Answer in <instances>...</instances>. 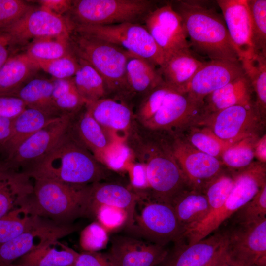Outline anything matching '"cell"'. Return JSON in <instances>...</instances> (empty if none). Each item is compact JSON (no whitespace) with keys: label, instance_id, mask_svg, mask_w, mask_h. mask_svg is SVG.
<instances>
[{"label":"cell","instance_id":"obj_1","mask_svg":"<svg viewBox=\"0 0 266 266\" xmlns=\"http://www.w3.org/2000/svg\"><path fill=\"white\" fill-rule=\"evenodd\" d=\"M27 174L32 178H46L77 185H90L105 177L101 164L77 139L70 127L53 149Z\"/></svg>","mask_w":266,"mask_h":266},{"label":"cell","instance_id":"obj_2","mask_svg":"<svg viewBox=\"0 0 266 266\" xmlns=\"http://www.w3.org/2000/svg\"><path fill=\"white\" fill-rule=\"evenodd\" d=\"M175 10L182 19L194 53L210 60L240 61L222 15L200 2L191 0L179 2Z\"/></svg>","mask_w":266,"mask_h":266},{"label":"cell","instance_id":"obj_3","mask_svg":"<svg viewBox=\"0 0 266 266\" xmlns=\"http://www.w3.org/2000/svg\"><path fill=\"white\" fill-rule=\"evenodd\" d=\"M33 189L25 203L38 216L58 224L85 216L90 185H77L32 178Z\"/></svg>","mask_w":266,"mask_h":266},{"label":"cell","instance_id":"obj_4","mask_svg":"<svg viewBox=\"0 0 266 266\" xmlns=\"http://www.w3.org/2000/svg\"><path fill=\"white\" fill-rule=\"evenodd\" d=\"M155 136L141 144L138 156L146 166L152 199L170 204L178 193L189 187L173 155L169 138L159 133Z\"/></svg>","mask_w":266,"mask_h":266},{"label":"cell","instance_id":"obj_5","mask_svg":"<svg viewBox=\"0 0 266 266\" xmlns=\"http://www.w3.org/2000/svg\"><path fill=\"white\" fill-rule=\"evenodd\" d=\"M266 184V164L254 161L248 167L235 171L233 187L223 205L186 229L182 239L185 238L191 244L205 238L249 201Z\"/></svg>","mask_w":266,"mask_h":266},{"label":"cell","instance_id":"obj_6","mask_svg":"<svg viewBox=\"0 0 266 266\" xmlns=\"http://www.w3.org/2000/svg\"><path fill=\"white\" fill-rule=\"evenodd\" d=\"M72 52L92 66L103 79L108 91L127 92L126 67L131 53L107 41L72 31Z\"/></svg>","mask_w":266,"mask_h":266},{"label":"cell","instance_id":"obj_7","mask_svg":"<svg viewBox=\"0 0 266 266\" xmlns=\"http://www.w3.org/2000/svg\"><path fill=\"white\" fill-rule=\"evenodd\" d=\"M73 31L118 46L158 67L164 54L145 26L133 22L108 25L74 24Z\"/></svg>","mask_w":266,"mask_h":266},{"label":"cell","instance_id":"obj_8","mask_svg":"<svg viewBox=\"0 0 266 266\" xmlns=\"http://www.w3.org/2000/svg\"><path fill=\"white\" fill-rule=\"evenodd\" d=\"M192 125L205 127L222 140L233 144L246 138L261 136L264 134L266 117L254 101L197 118Z\"/></svg>","mask_w":266,"mask_h":266},{"label":"cell","instance_id":"obj_9","mask_svg":"<svg viewBox=\"0 0 266 266\" xmlns=\"http://www.w3.org/2000/svg\"><path fill=\"white\" fill-rule=\"evenodd\" d=\"M146 0H73L69 18L74 24L108 25L133 22L150 11Z\"/></svg>","mask_w":266,"mask_h":266},{"label":"cell","instance_id":"obj_10","mask_svg":"<svg viewBox=\"0 0 266 266\" xmlns=\"http://www.w3.org/2000/svg\"><path fill=\"white\" fill-rule=\"evenodd\" d=\"M72 115L56 118L20 144L0 166L28 173L53 149L70 127Z\"/></svg>","mask_w":266,"mask_h":266},{"label":"cell","instance_id":"obj_11","mask_svg":"<svg viewBox=\"0 0 266 266\" xmlns=\"http://www.w3.org/2000/svg\"><path fill=\"white\" fill-rule=\"evenodd\" d=\"M169 135L173 155L188 187L203 192L207 184L226 167L220 160L193 147L180 133Z\"/></svg>","mask_w":266,"mask_h":266},{"label":"cell","instance_id":"obj_12","mask_svg":"<svg viewBox=\"0 0 266 266\" xmlns=\"http://www.w3.org/2000/svg\"><path fill=\"white\" fill-rule=\"evenodd\" d=\"M227 232L226 253L236 266H266V218Z\"/></svg>","mask_w":266,"mask_h":266},{"label":"cell","instance_id":"obj_13","mask_svg":"<svg viewBox=\"0 0 266 266\" xmlns=\"http://www.w3.org/2000/svg\"><path fill=\"white\" fill-rule=\"evenodd\" d=\"M202 105L171 88L155 113L141 125L151 131L179 133L193 124Z\"/></svg>","mask_w":266,"mask_h":266},{"label":"cell","instance_id":"obj_14","mask_svg":"<svg viewBox=\"0 0 266 266\" xmlns=\"http://www.w3.org/2000/svg\"><path fill=\"white\" fill-rule=\"evenodd\" d=\"M73 29L68 18L55 15L41 7L33 8L10 26L1 29L11 37L14 45L30 40L59 35H69Z\"/></svg>","mask_w":266,"mask_h":266},{"label":"cell","instance_id":"obj_15","mask_svg":"<svg viewBox=\"0 0 266 266\" xmlns=\"http://www.w3.org/2000/svg\"><path fill=\"white\" fill-rule=\"evenodd\" d=\"M137 222L142 234L163 246L181 240L184 231L171 204L153 199L146 203Z\"/></svg>","mask_w":266,"mask_h":266},{"label":"cell","instance_id":"obj_16","mask_svg":"<svg viewBox=\"0 0 266 266\" xmlns=\"http://www.w3.org/2000/svg\"><path fill=\"white\" fill-rule=\"evenodd\" d=\"M75 228L44 220L11 240L0 245V264H11L29 253L69 234Z\"/></svg>","mask_w":266,"mask_h":266},{"label":"cell","instance_id":"obj_17","mask_svg":"<svg viewBox=\"0 0 266 266\" xmlns=\"http://www.w3.org/2000/svg\"><path fill=\"white\" fill-rule=\"evenodd\" d=\"M145 27L164 54V58L190 48L182 19L171 5L151 11L145 17Z\"/></svg>","mask_w":266,"mask_h":266},{"label":"cell","instance_id":"obj_18","mask_svg":"<svg viewBox=\"0 0 266 266\" xmlns=\"http://www.w3.org/2000/svg\"><path fill=\"white\" fill-rule=\"evenodd\" d=\"M244 74L240 61L213 59L204 62L186 90L190 98L203 104L205 98Z\"/></svg>","mask_w":266,"mask_h":266},{"label":"cell","instance_id":"obj_19","mask_svg":"<svg viewBox=\"0 0 266 266\" xmlns=\"http://www.w3.org/2000/svg\"><path fill=\"white\" fill-rule=\"evenodd\" d=\"M233 46L239 61L256 53L252 41V26L247 0H218L216 1Z\"/></svg>","mask_w":266,"mask_h":266},{"label":"cell","instance_id":"obj_20","mask_svg":"<svg viewBox=\"0 0 266 266\" xmlns=\"http://www.w3.org/2000/svg\"><path fill=\"white\" fill-rule=\"evenodd\" d=\"M85 107L112 140L124 141L129 134L133 115L122 100L104 97L86 104Z\"/></svg>","mask_w":266,"mask_h":266},{"label":"cell","instance_id":"obj_21","mask_svg":"<svg viewBox=\"0 0 266 266\" xmlns=\"http://www.w3.org/2000/svg\"><path fill=\"white\" fill-rule=\"evenodd\" d=\"M108 255L116 266H155L166 260L167 251L160 245L121 237L113 241Z\"/></svg>","mask_w":266,"mask_h":266},{"label":"cell","instance_id":"obj_22","mask_svg":"<svg viewBox=\"0 0 266 266\" xmlns=\"http://www.w3.org/2000/svg\"><path fill=\"white\" fill-rule=\"evenodd\" d=\"M139 196L118 184L96 182L90 185L85 216H94L101 206L124 210L128 215L127 226L132 227L135 206Z\"/></svg>","mask_w":266,"mask_h":266},{"label":"cell","instance_id":"obj_23","mask_svg":"<svg viewBox=\"0 0 266 266\" xmlns=\"http://www.w3.org/2000/svg\"><path fill=\"white\" fill-rule=\"evenodd\" d=\"M203 63L190 48H185L165 57L158 70L166 85L185 93L189 83Z\"/></svg>","mask_w":266,"mask_h":266},{"label":"cell","instance_id":"obj_24","mask_svg":"<svg viewBox=\"0 0 266 266\" xmlns=\"http://www.w3.org/2000/svg\"><path fill=\"white\" fill-rule=\"evenodd\" d=\"M227 232L218 233L176 249L166 266H206L225 250Z\"/></svg>","mask_w":266,"mask_h":266},{"label":"cell","instance_id":"obj_25","mask_svg":"<svg viewBox=\"0 0 266 266\" xmlns=\"http://www.w3.org/2000/svg\"><path fill=\"white\" fill-rule=\"evenodd\" d=\"M253 93L249 80L244 73L206 96L196 118L234 105L250 103L254 101Z\"/></svg>","mask_w":266,"mask_h":266},{"label":"cell","instance_id":"obj_26","mask_svg":"<svg viewBox=\"0 0 266 266\" xmlns=\"http://www.w3.org/2000/svg\"><path fill=\"white\" fill-rule=\"evenodd\" d=\"M39 69L26 52L12 55L0 68V96H13Z\"/></svg>","mask_w":266,"mask_h":266},{"label":"cell","instance_id":"obj_27","mask_svg":"<svg viewBox=\"0 0 266 266\" xmlns=\"http://www.w3.org/2000/svg\"><path fill=\"white\" fill-rule=\"evenodd\" d=\"M32 179L27 173L0 166V218L24 203L33 192Z\"/></svg>","mask_w":266,"mask_h":266},{"label":"cell","instance_id":"obj_28","mask_svg":"<svg viewBox=\"0 0 266 266\" xmlns=\"http://www.w3.org/2000/svg\"><path fill=\"white\" fill-rule=\"evenodd\" d=\"M57 118L38 110L26 107L13 119L10 135L0 145V151L7 157L23 141Z\"/></svg>","mask_w":266,"mask_h":266},{"label":"cell","instance_id":"obj_29","mask_svg":"<svg viewBox=\"0 0 266 266\" xmlns=\"http://www.w3.org/2000/svg\"><path fill=\"white\" fill-rule=\"evenodd\" d=\"M170 204L184 231L202 220L210 212L205 195L189 187L178 193Z\"/></svg>","mask_w":266,"mask_h":266},{"label":"cell","instance_id":"obj_30","mask_svg":"<svg viewBox=\"0 0 266 266\" xmlns=\"http://www.w3.org/2000/svg\"><path fill=\"white\" fill-rule=\"evenodd\" d=\"M126 79L128 92L144 95L164 82L155 66L131 53L126 64Z\"/></svg>","mask_w":266,"mask_h":266},{"label":"cell","instance_id":"obj_31","mask_svg":"<svg viewBox=\"0 0 266 266\" xmlns=\"http://www.w3.org/2000/svg\"><path fill=\"white\" fill-rule=\"evenodd\" d=\"M52 80L33 78L13 96L20 99L26 107L38 110L53 117L63 116L55 107L53 99Z\"/></svg>","mask_w":266,"mask_h":266},{"label":"cell","instance_id":"obj_32","mask_svg":"<svg viewBox=\"0 0 266 266\" xmlns=\"http://www.w3.org/2000/svg\"><path fill=\"white\" fill-rule=\"evenodd\" d=\"M77 254L57 241L29 253L14 263L20 266H73Z\"/></svg>","mask_w":266,"mask_h":266},{"label":"cell","instance_id":"obj_33","mask_svg":"<svg viewBox=\"0 0 266 266\" xmlns=\"http://www.w3.org/2000/svg\"><path fill=\"white\" fill-rule=\"evenodd\" d=\"M71 131L95 158L102 153L113 141L109 139L105 131L86 108L76 123L74 131Z\"/></svg>","mask_w":266,"mask_h":266},{"label":"cell","instance_id":"obj_34","mask_svg":"<svg viewBox=\"0 0 266 266\" xmlns=\"http://www.w3.org/2000/svg\"><path fill=\"white\" fill-rule=\"evenodd\" d=\"M44 220L33 213L24 202L0 218V245L36 226Z\"/></svg>","mask_w":266,"mask_h":266},{"label":"cell","instance_id":"obj_35","mask_svg":"<svg viewBox=\"0 0 266 266\" xmlns=\"http://www.w3.org/2000/svg\"><path fill=\"white\" fill-rule=\"evenodd\" d=\"M79 67L73 77L75 87L86 104L105 97V83L99 73L89 63L77 58Z\"/></svg>","mask_w":266,"mask_h":266},{"label":"cell","instance_id":"obj_36","mask_svg":"<svg viewBox=\"0 0 266 266\" xmlns=\"http://www.w3.org/2000/svg\"><path fill=\"white\" fill-rule=\"evenodd\" d=\"M240 62L255 93V103L262 115L266 117V56L255 54L251 58L242 59Z\"/></svg>","mask_w":266,"mask_h":266},{"label":"cell","instance_id":"obj_37","mask_svg":"<svg viewBox=\"0 0 266 266\" xmlns=\"http://www.w3.org/2000/svg\"><path fill=\"white\" fill-rule=\"evenodd\" d=\"M179 133L196 149L220 160L223 151L233 144L222 140L203 126L191 125Z\"/></svg>","mask_w":266,"mask_h":266},{"label":"cell","instance_id":"obj_38","mask_svg":"<svg viewBox=\"0 0 266 266\" xmlns=\"http://www.w3.org/2000/svg\"><path fill=\"white\" fill-rule=\"evenodd\" d=\"M69 35L47 36L35 39L30 43L26 53L35 60H50L71 52Z\"/></svg>","mask_w":266,"mask_h":266},{"label":"cell","instance_id":"obj_39","mask_svg":"<svg viewBox=\"0 0 266 266\" xmlns=\"http://www.w3.org/2000/svg\"><path fill=\"white\" fill-rule=\"evenodd\" d=\"M52 99L54 105L62 115L77 111L86 102L78 93L73 78L53 79Z\"/></svg>","mask_w":266,"mask_h":266},{"label":"cell","instance_id":"obj_40","mask_svg":"<svg viewBox=\"0 0 266 266\" xmlns=\"http://www.w3.org/2000/svg\"><path fill=\"white\" fill-rule=\"evenodd\" d=\"M259 137L246 138L226 148L221 156V161L224 166L235 171L242 170L250 166L254 162V146Z\"/></svg>","mask_w":266,"mask_h":266},{"label":"cell","instance_id":"obj_41","mask_svg":"<svg viewBox=\"0 0 266 266\" xmlns=\"http://www.w3.org/2000/svg\"><path fill=\"white\" fill-rule=\"evenodd\" d=\"M235 173L225 167L205 186L203 193L207 199L210 212L221 207L227 199L234 184Z\"/></svg>","mask_w":266,"mask_h":266},{"label":"cell","instance_id":"obj_42","mask_svg":"<svg viewBox=\"0 0 266 266\" xmlns=\"http://www.w3.org/2000/svg\"><path fill=\"white\" fill-rule=\"evenodd\" d=\"M256 54L266 56V0H247Z\"/></svg>","mask_w":266,"mask_h":266},{"label":"cell","instance_id":"obj_43","mask_svg":"<svg viewBox=\"0 0 266 266\" xmlns=\"http://www.w3.org/2000/svg\"><path fill=\"white\" fill-rule=\"evenodd\" d=\"M40 69L53 79L72 78L79 67L77 58L72 52L62 57L50 60H35Z\"/></svg>","mask_w":266,"mask_h":266},{"label":"cell","instance_id":"obj_44","mask_svg":"<svg viewBox=\"0 0 266 266\" xmlns=\"http://www.w3.org/2000/svg\"><path fill=\"white\" fill-rule=\"evenodd\" d=\"M112 141L106 149L95 159L101 164L115 170L125 169L129 162L131 152L124 142Z\"/></svg>","mask_w":266,"mask_h":266},{"label":"cell","instance_id":"obj_45","mask_svg":"<svg viewBox=\"0 0 266 266\" xmlns=\"http://www.w3.org/2000/svg\"><path fill=\"white\" fill-rule=\"evenodd\" d=\"M235 213L237 223H251L266 218V184Z\"/></svg>","mask_w":266,"mask_h":266},{"label":"cell","instance_id":"obj_46","mask_svg":"<svg viewBox=\"0 0 266 266\" xmlns=\"http://www.w3.org/2000/svg\"><path fill=\"white\" fill-rule=\"evenodd\" d=\"M109 238L107 231L99 222H93L81 232L80 245L87 252H98L107 245Z\"/></svg>","mask_w":266,"mask_h":266},{"label":"cell","instance_id":"obj_47","mask_svg":"<svg viewBox=\"0 0 266 266\" xmlns=\"http://www.w3.org/2000/svg\"><path fill=\"white\" fill-rule=\"evenodd\" d=\"M171 88L164 82L145 95L135 114L136 119L141 125L155 113Z\"/></svg>","mask_w":266,"mask_h":266},{"label":"cell","instance_id":"obj_48","mask_svg":"<svg viewBox=\"0 0 266 266\" xmlns=\"http://www.w3.org/2000/svg\"><path fill=\"white\" fill-rule=\"evenodd\" d=\"M33 8L21 0H0V29L13 24Z\"/></svg>","mask_w":266,"mask_h":266},{"label":"cell","instance_id":"obj_49","mask_svg":"<svg viewBox=\"0 0 266 266\" xmlns=\"http://www.w3.org/2000/svg\"><path fill=\"white\" fill-rule=\"evenodd\" d=\"M94 216L107 231L119 228L128 223L127 213L123 209L112 206H100Z\"/></svg>","mask_w":266,"mask_h":266},{"label":"cell","instance_id":"obj_50","mask_svg":"<svg viewBox=\"0 0 266 266\" xmlns=\"http://www.w3.org/2000/svg\"><path fill=\"white\" fill-rule=\"evenodd\" d=\"M73 266H116L108 255L98 252L77 253Z\"/></svg>","mask_w":266,"mask_h":266},{"label":"cell","instance_id":"obj_51","mask_svg":"<svg viewBox=\"0 0 266 266\" xmlns=\"http://www.w3.org/2000/svg\"><path fill=\"white\" fill-rule=\"evenodd\" d=\"M26 108L23 101L17 97L0 96V118L13 119Z\"/></svg>","mask_w":266,"mask_h":266},{"label":"cell","instance_id":"obj_52","mask_svg":"<svg viewBox=\"0 0 266 266\" xmlns=\"http://www.w3.org/2000/svg\"><path fill=\"white\" fill-rule=\"evenodd\" d=\"M130 178L132 185L139 189H149L146 168L141 163L133 164L130 169Z\"/></svg>","mask_w":266,"mask_h":266},{"label":"cell","instance_id":"obj_53","mask_svg":"<svg viewBox=\"0 0 266 266\" xmlns=\"http://www.w3.org/2000/svg\"><path fill=\"white\" fill-rule=\"evenodd\" d=\"M73 0H39L37 2L40 7L51 13L60 16L69 12L72 6Z\"/></svg>","mask_w":266,"mask_h":266},{"label":"cell","instance_id":"obj_54","mask_svg":"<svg viewBox=\"0 0 266 266\" xmlns=\"http://www.w3.org/2000/svg\"><path fill=\"white\" fill-rule=\"evenodd\" d=\"M14 45L11 36L0 29V68L12 55L10 49Z\"/></svg>","mask_w":266,"mask_h":266},{"label":"cell","instance_id":"obj_55","mask_svg":"<svg viewBox=\"0 0 266 266\" xmlns=\"http://www.w3.org/2000/svg\"><path fill=\"white\" fill-rule=\"evenodd\" d=\"M254 157L257 161L266 163V134L265 133L257 140L254 150Z\"/></svg>","mask_w":266,"mask_h":266},{"label":"cell","instance_id":"obj_56","mask_svg":"<svg viewBox=\"0 0 266 266\" xmlns=\"http://www.w3.org/2000/svg\"><path fill=\"white\" fill-rule=\"evenodd\" d=\"M13 119L0 118V145L9 137Z\"/></svg>","mask_w":266,"mask_h":266},{"label":"cell","instance_id":"obj_57","mask_svg":"<svg viewBox=\"0 0 266 266\" xmlns=\"http://www.w3.org/2000/svg\"><path fill=\"white\" fill-rule=\"evenodd\" d=\"M226 248L219 255H218L215 259H214L210 263L206 266H220L224 255L225 254Z\"/></svg>","mask_w":266,"mask_h":266},{"label":"cell","instance_id":"obj_58","mask_svg":"<svg viewBox=\"0 0 266 266\" xmlns=\"http://www.w3.org/2000/svg\"><path fill=\"white\" fill-rule=\"evenodd\" d=\"M220 266H236L227 255L226 251Z\"/></svg>","mask_w":266,"mask_h":266},{"label":"cell","instance_id":"obj_59","mask_svg":"<svg viewBox=\"0 0 266 266\" xmlns=\"http://www.w3.org/2000/svg\"><path fill=\"white\" fill-rule=\"evenodd\" d=\"M0 266H20L16 263H13L8 264H0Z\"/></svg>","mask_w":266,"mask_h":266}]
</instances>
